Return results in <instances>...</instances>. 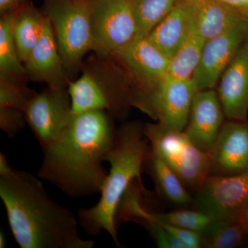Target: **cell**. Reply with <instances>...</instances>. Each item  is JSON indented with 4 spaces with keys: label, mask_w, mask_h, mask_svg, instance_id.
<instances>
[{
    "label": "cell",
    "mask_w": 248,
    "mask_h": 248,
    "mask_svg": "<svg viewBox=\"0 0 248 248\" xmlns=\"http://www.w3.org/2000/svg\"><path fill=\"white\" fill-rule=\"evenodd\" d=\"M113 121L105 110L73 114L62 138L43 151L37 176L68 197L100 194L108 176L103 162L117 135Z\"/></svg>",
    "instance_id": "6da1fadb"
},
{
    "label": "cell",
    "mask_w": 248,
    "mask_h": 248,
    "mask_svg": "<svg viewBox=\"0 0 248 248\" xmlns=\"http://www.w3.org/2000/svg\"><path fill=\"white\" fill-rule=\"evenodd\" d=\"M40 178L15 169L0 154V198L16 242L21 248H93L83 239L78 217L54 202Z\"/></svg>",
    "instance_id": "7a4b0ae2"
},
{
    "label": "cell",
    "mask_w": 248,
    "mask_h": 248,
    "mask_svg": "<svg viewBox=\"0 0 248 248\" xmlns=\"http://www.w3.org/2000/svg\"><path fill=\"white\" fill-rule=\"evenodd\" d=\"M150 151L151 145L141 122H125L117 129L115 144L104 159L110 168L100 199L94 206L78 213V221L86 234L96 236L106 232L120 246L116 224L117 210L130 185L135 180L142 182L141 174Z\"/></svg>",
    "instance_id": "3957f363"
},
{
    "label": "cell",
    "mask_w": 248,
    "mask_h": 248,
    "mask_svg": "<svg viewBox=\"0 0 248 248\" xmlns=\"http://www.w3.org/2000/svg\"><path fill=\"white\" fill-rule=\"evenodd\" d=\"M67 90L73 114L102 110L114 120L122 121L132 107L131 80L111 55L94 53L84 62L81 76L70 81Z\"/></svg>",
    "instance_id": "277c9868"
},
{
    "label": "cell",
    "mask_w": 248,
    "mask_h": 248,
    "mask_svg": "<svg viewBox=\"0 0 248 248\" xmlns=\"http://www.w3.org/2000/svg\"><path fill=\"white\" fill-rule=\"evenodd\" d=\"M41 10L51 23L68 78L71 81L77 79L85 55L96 50L91 0H44Z\"/></svg>",
    "instance_id": "5b68a950"
},
{
    "label": "cell",
    "mask_w": 248,
    "mask_h": 248,
    "mask_svg": "<svg viewBox=\"0 0 248 248\" xmlns=\"http://www.w3.org/2000/svg\"><path fill=\"white\" fill-rule=\"evenodd\" d=\"M198 91L193 79L165 77L154 88L131 98L138 108L157 121L164 131H183L188 122L192 101Z\"/></svg>",
    "instance_id": "8992f818"
},
{
    "label": "cell",
    "mask_w": 248,
    "mask_h": 248,
    "mask_svg": "<svg viewBox=\"0 0 248 248\" xmlns=\"http://www.w3.org/2000/svg\"><path fill=\"white\" fill-rule=\"evenodd\" d=\"M144 134L151 149L166 161L184 185L197 190L209 175V153L196 146L184 130L164 131L157 124H146Z\"/></svg>",
    "instance_id": "52a82bcc"
},
{
    "label": "cell",
    "mask_w": 248,
    "mask_h": 248,
    "mask_svg": "<svg viewBox=\"0 0 248 248\" xmlns=\"http://www.w3.org/2000/svg\"><path fill=\"white\" fill-rule=\"evenodd\" d=\"M94 53L113 56L140 38L130 0H91Z\"/></svg>",
    "instance_id": "ba28073f"
},
{
    "label": "cell",
    "mask_w": 248,
    "mask_h": 248,
    "mask_svg": "<svg viewBox=\"0 0 248 248\" xmlns=\"http://www.w3.org/2000/svg\"><path fill=\"white\" fill-rule=\"evenodd\" d=\"M24 113L27 124L45 151L62 138L73 117L68 90L47 86L31 99Z\"/></svg>",
    "instance_id": "9c48e42d"
},
{
    "label": "cell",
    "mask_w": 248,
    "mask_h": 248,
    "mask_svg": "<svg viewBox=\"0 0 248 248\" xmlns=\"http://www.w3.org/2000/svg\"><path fill=\"white\" fill-rule=\"evenodd\" d=\"M196 191V210L213 220L235 221L248 203V169L232 175H208Z\"/></svg>",
    "instance_id": "30bf717a"
},
{
    "label": "cell",
    "mask_w": 248,
    "mask_h": 248,
    "mask_svg": "<svg viewBox=\"0 0 248 248\" xmlns=\"http://www.w3.org/2000/svg\"><path fill=\"white\" fill-rule=\"evenodd\" d=\"M112 57L130 77V98L154 88L166 77L170 63V59L147 37L138 39Z\"/></svg>",
    "instance_id": "8fae6325"
},
{
    "label": "cell",
    "mask_w": 248,
    "mask_h": 248,
    "mask_svg": "<svg viewBox=\"0 0 248 248\" xmlns=\"http://www.w3.org/2000/svg\"><path fill=\"white\" fill-rule=\"evenodd\" d=\"M248 38V19L205 41L200 64L192 79L198 91L214 89L228 65Z\"/></svg>",
    "instance_id": "7c38bea8"
},
{
    "label": "cell",
    "mask_w": 248,
    "mask_h": 248,
    "mask_svg": "<svg viewBox=\"0 0 248 248\" xmlns=\"http://www.w3.org/2000/svg\"><path fill=\"white\" fill-rule=\"evenodd\" d=\"M209 156V175H232L247 170L248 121L224 122Z\"/></svg>",
    "instance_id": "4fadbf2b"
},
{
    "label": "cell",
    "mask_w": 248,
    "mask_h": 248,
    "mask_svg": "<svg viewBox=\"0 0 248 248\" xmlns=\"http://www.w3.org/2000/svg\"><path fill=\"white\" fill-rule=\"evenodd\" d=\"M225 117L217 91H198L192 101L188 122L184 131L196 146L209 153L219 135Z\"/></svg>",
    "instance_id": "5bb4252c"
},
{
    "label": "cell",
    "mask_w": 248,
    "mask_h": 248,
    "mask_svg": "<svg viewBox=\"0 0 248 248\" xmlns=\"http://www.w3.org/2000/svg\"><path fill=\"white\" fill-rule=\"evenodd\" d=\"M24 64L29 81L45 83L54 89L68 88L71 79L67 74L53 27L48 18L46 19L40 41Z\"/></svg>",
    "instance_id": "9a60e30c"
},
{
    "label": "cell",
    "mask_w": 248,
    "mask_h": 248,
    "mask_svg": "<svg viewBox=\"0 0 248 248\" xmlns=\"http://www.w3.org/2000/svg\"><path fill=\"white\" fill-rule=\"evenodd\" d=\"M217 94L226 117L248 121V38L218 80Z\"/></svg>",
    "instance_id": "2e32d148"
},
{
    "label": "cell",
    "mask_w": 248,
    "mask_h": 248,
    "mask_svg": "<svg viewBox=\"0 0 248 248\" xmlns=\"http://www.w3.org/2000/svg\"><path fill=\"white\" fill-rule=\"evenodd\" d=\"M142 192L146 193L143 184L135 181L127 190L117 210L116 224L122 221H135L146 228L152 235L158 247L163 248H186L185 245L175 236L166 231L163 223L156 218L154 213H150L141 203Z\"/></svg>",
    "instance_id": "e0dca14e"
},
{
    "label": "cell",
    "mask_w": 248,
    "mask_h": 248,
    "mask_svg": "<svg viewBox=\"0 0 248 248\" xmlns=\"http://www.w3.org/2000/svg\"><path fill=\"white\" fill-rule=\"evenodd\" d=\"M192 32L205 41L231 30L246 19L220 0H186Z\"/></svg>",
    "instance_id": "ac0fdd59"
},
{
    "label": "cell",
    "mask_w": 248,
    "mask_h": 248,
    "mask_svg": "<svg viewBox=\"0 0 248 248\" xmlns=\"http://www.w3.org/2000/svg\"><path fill=\"white\" fill-rule=\"evenodd\" d=\"M192 32V22L186 0L177 4L147 36L148 40L169 59Z\"/></svg>",
    "instance_id": "d6986e66"
},
{
    "label": "cell",
    "mask_w": 248,
    "mask_h": 248,
    "mask_svg": "<svg viewBox=\"0 0 248 248\" xmlns=\"http://www.w3.org/2000/svg\"><path fill=\"white\" fill-rule=\"evenodd\" d=\"M46 19L42 10L37 9L29 0L15 10L13 35L23 63L40 41Z\"/></svg>",
    "instance_id": "ffe728a7"
},
{
    "label": "cell",
    "mask_w": 248,
    "mask_h": 248,
    "mask_svg": "<svg viewBox=\"0 0 248 248\" xmlns=\"http://www.w3.org/2000/svg\"><path fill=\"white\" fill-rule=\"evenodd\" d=\"M143 170L151 176L157 190L169 202L182 206L193 203L194 198L186 190L182 181L151 148L143 164Z\"/></svg>",
    "instance_id": "44dd1931"
},
{
    "label": "cell",
    "mask_w": 248,
    "mask_h": 248,
    "mask_svg": "<svg viewBox=\"0 0 248 248\" xmlns=\"http://www.w3.org/2000/svg\"><path fill=\"white\" fill-rule=\"evenodd\" d=\"M14 12L2 15L0 19V79L27 84V70L19 58L13 35Z\"/></svg>",
    "instance_id": "7402d4cb"
},
{
    "label": "cell",
    "mask_w": 248,
    "mask_h": 248,
    "mask_svg": "<svg viewBox=\"0 0 248 248\" xmlns=\"http://www.w3.org/2000/svg\"><path fill=\"white\" fill-rule=\"evenodd\" d=\"M205 42L202 37L192 32L170 59L166 77L178 79H192L200 64Z\"/></svg>",
    "instance_id": "603a6c76"
},
{
    "label": "cell",
    "mask_w": 248,
    "mask_h": 248,
    "mask_svg": "<svg viewBox=\"0 0 248 248\" xmlns=\"http://www.w3.org/2000/svg\"><path fill=\"white\" fill-rule=\"evenodd\" d=\"M246 228L238 221L213 220L202 232V247L233 248L244 242Z\"/></svg>",
    "instance_id": "cb8c5ba5"
},
{
    "label": "cell",
    "mask_w": 248,
    "mask_h": 248,
    "mask_svg": "<svg viewBox=\"0 0 248 248\" xmlns=\"http://www.w3.org/2000/svg\"><path fill=\"white\" fill-rule=\"evenodd\" d=\"M138 22L139 37H147L170 12L178 0H130Z\"/></svg>",
    "instance_id": "d4e9b609"
},
{
    "label": "cell",
    "mask_w": 248,
    "mask_h": 248,
    "mask_svg": "<svg viewBox=\"0 0 248 248\" xmlns=\"http://www.w3.org/2000/svg\"><path fill=\"white\" fill-rule=\"evenodd\" d=\"M156 218L170 226L198 231L202 232L213 221V218L206 214L195 210H174L166 213H155Z\"/></svg>",
    "instance_id": "484cf974"
},
{
    "label": "cell",
    "mask_w": 248,
    "mask_h": 248,
    "mask_svg": "<svg viewBox=\"0 0 248 248\" xmlns=\"http://www.w3.org/2000/svg\"><path fill=\"white\" fill-rule=\"evenodd\" d=\"M37 93L27 84L10 82L0 79V107L24 111L27 104Z\"/></svg>",
    "instance_id": "4316f807"
},
{
    "label": "cell",
    "mask_w": 248,
    "mask_h": 248,
    "mask_svg": "<svg viewBox=\"0 0 248 248\" xmlns=\"http://www.w3.org/2000/svg\"><path fill=\"white\" fill-rule=\"evenodd\" d=\"M24 111L0 107V128L9 138H14L25 127Z\"/></svg>",
    "instance_id": "83f0119b"
},
{
    "label": "cell",
    "mask_w": 248,
    "mask_h": 248,
    "mask_svg": "<svg viewBox=\"0 0 248 248\" xmlns=\"http://www.w3.org/2000/svg\"><path fill=\"white\" fill-rule=\"evenodd\" d=\"M243 17L248 19V0H220Z\"/></svg>",
    "instance_id": "f1b7e54d"
},
{
    "label": "cell",
    "mask_w": 248,
    "mask_h": 248,
    "mask_svg": "<svg viewBox=\"0 0 248 248\" xmlns=\"http://www.w3.org/2000/svg\"><path fill=\"white\" fill-rule=\"evenodd\" d=\"M29 0H0V15L14 11Z\"/></svg>",
    "instance_id": "f546056e"
},
{
    "label": "cell",
    "mask_w": 248,
    "mask_h": 248,
    "mask_svg": "<svg viewBox=\"0 0 248 248\" xmlns=\"http://www.w3.org/2000/svg\"><path fill=\"white\" fill-rule=\"evenodd\" d=\"M235 221L239 222L242 226H244L246 230L248 228V203L244 210L240 213L239 217Z\"/></svg>",
    "instance_id": "4dcf8cb0"
},
{
    "label": "cell",
    "mask_w": 248,
    "mask_h": 248,
    "mask_svg": "<svg viewBox=\"0 0 248 248\" xmlns=\"http://www.w3.org/2000/svg\"><path fill=\"white\" fill-rule=\"evenodd\" d=\"M6 246V238H5V235L2 231L0 232V248H4Z\"/></svg>",
    "instance_id": "1f68e13d"
},
{
    "label": "cell",
    "mask_w": 248,
    "mask_h": 248,
    "mask_svg": "<svg viewBox=\"0 0 248 248\" xmlns=\"http://www.w3.org/2000/svg\"><path fill=\"white\" fill-rule=\"evenodd\" d=\"M244 241H246L248 244V228L246 229V234H245Z\"/></svg>",
    "instance_id": "d6a6232c"
}]
</instances>
